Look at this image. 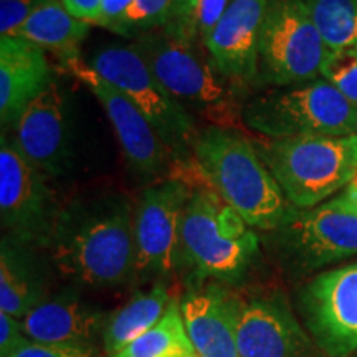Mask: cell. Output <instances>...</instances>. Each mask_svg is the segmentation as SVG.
<instances>
[{
    "mask_svg": "<svg viewBox=\"0 0 357 357\" xmlns=\"http://www.w3.org/2000/svg\"><path fill=\"white\" fill-rule=\"evenodd\" d=\"M134 212L123 194H100L61 207L47 247L53 265L83 287L128 283L136 271Z\"/></svg>",
    "mask_w": 357,
    "mask_h": 357,
    "instance_id": "cell-1",
    "label": "cell"
},
{
    "mask_svg": "<svg viewBox=\"0 0 357 357\" xmlns=\"http://www.w3.org/2000/svg\"><path fill=\"white\" fill-rule=\"evenodd\" d=\"M194 159L208 187L252 229L275 231L296 211L255 144L234 129L212 126L200 132Z\"/></svg>",
    "mask_w": 357,
    "mask_h": 357,
    "instance_id": "cell-2",
    "label": "cell"
},
{
    "mask_svg": "<svg viewBox=\"0 0 357 357\" xmlns=\"http://www.w3.org/2000/svg\"><path fill=\"white\" fill-rule=\"evenodd\" d=\"M182 266L202 283H240L260 252L255 230L208 185L190 189L182 218Z\"/></svg>",
    "mask_w": 357,
    "mask_h": 357,
    "instance_id": "cell-3",
    "label": "cell"
},
{
    "mask_svg": "<svg viewBox=\"0 0 357 357\" xmlns=\"http://www.w3.org/2000/svg\"><path fill=\"white\" fill-rule=\"evenodd\" d=\"M255 147L288 202L301 211L344 189L357 171V134L265 137Z\"/></svg>",
    "mask_w": 357,
    "mask_h": 357,
    "instance_id": "cell-4",
    "label": "cell"
},
{
    "mask_svg": "<svg viewBox=\"0 0 357 357\" xmlns=\"http://www.w3.org/2000/svg\"><path fill=\"white\" fill-rule=\"evenodd\" d=\"M132 47L178 105L199 111L217 128L242 126L243 106L238 105L227 78L195 45L159 29L139 35Z\"/></svg>",
    "mask_w": 357,
    "mask_h": 357,
    "instance_id": "cell-5",
    "label": "cell"
},
{
    "mask_svg": "<svg viewBox=\"0 0 357 357\" xmlns=\"http://www.w3.org/2000/svg\"><path fill=\"white\" fill-rule=\"evenodd\" d=\"M242 119L268 139L357 134V106L324 78L265 91L243 106Z\"/></svg>",
    "mask_w": 357,
    "mask_h": 357,
    "instance_id": "cell-6",
    "label": "cell"
},
{
    "mask_svg": "<svg viewBox=\"0 0 357 357\" xmlns=\"http://www.w3.org/2000/svg\"><path fill=\"white\" fill-rule=\"evenodd\" d=\"M91 68L123 91L146 116L174 160L194 151L199 134L189 111L159 83L132 45H108L95 52Z\"/></svg>",
    "mask_w": 357,
    "mask_h": 357,
    "instance_id": "cell-7",
    "label": "cell"
},
{
    "mask_svg": "<svg viewBox=\"0 0 357 357\" xmlns=\"http://www.w3.org/2000/svg\"><path fill=\"white\" fill-rule=\"evenodd\" d=\"M305 0H270L258 45V79L293 86L321 75L328 55Z\"/></svg>",
    "mask_w": 357,
    "mask_h": 357,
    "instance_id": "cell-8",
    "label": "cell"
},
{
    "mask_svg": "<svg viewBox=\"0 0 357 357\" xmlns=\"http://www.w3.org/2000/svg\"><path fill=\"white\" fill-rule=\"evenodd\" d=\"M271 234L284 270L307 275L357 255V211L334 197L312 208H296Z\"/></svg>",
    "mask_w": 357,
    "mask_h": 357,
    "instance_id": "cell-9",
    "label": "cell"
},
{
    "mask_svg": "<svg viewBox=\"0 0 357 357\" xmlns=\"http://www.w3.org/2000/svg\"><path fill=\"white\" fill-rule=\"evenodd\" d=\"M190 187L169 177L142 192L134 212L137 281L167 280L182 266V218Z\"/></svg>",
    "mask_w": 357,
    "mask_h": 357,
    "instance_id": "cell-10",
    "label": "cell"
},
{
    "mask_svg": "<svg viewBox=\"0 0 357 357\" xmlns=\"http://www.w3.org/2000/svg\"><path fill=\"white\" fill-rule=\"evenodd\" d=\"M60 207L47 176L30 162L15 141L0 139V220L3 235L35 248H47Z\"/></svg>",
    "mask_w": 357,
    "mask_h": 357,
    "instance_id": "cell-11",
    "label": "cell"
},
{
    "mask_svg": "<svg viewBox=\"0 0 357 357\" xmlns=\"http://www.w3.org/2000/svg\"><path fill=\"white\" fill-rule=\"evenodd\" d=\"M301 307L312 341L328 357L357 352V261L316 276L303 289Z\"/></svg>",
    "mask_w": 357,
    "mask_h": 357,
    "instance_id": "cell-12",
    "label": "cell"
},
{
    "mask_svg": "<svg viewBox=\"0 0 357 357\" xmlns=\"http://www.w3.org/2000/svg\"><path fill=\"white\" fill-rule=\"evenodd\" d=\"M63 65L100 101L129 164L142 176L154 177L166 171L169 159H172L171 154L137 106L114 84L96 73L91 65L84 63L82 56Z\"/></svg>",
    "mask_w": 357,
    "mask_h": 357,
    "instance_id": "cell-13",
    "label": "cell"
},
{
    "mask_svg": "<svg viewBox=\"0 0 357 357\" xmlns=\"http://www.w3.org/2000/svg\"><path fill=\"white\" fill-rule=\"evenodd\" d=\"M240 357H310L311 339L280 294L242 300L236 326Z\"/></svg>",
    "mask_w": 357,
    "mask_h": 357,
    "instance_id": "cell-14",
    "label": "cell"
},
{
    "mask_svg": "<svg viewBox=\"0 0 357 357\" xmlns=\"http://www.w3.org/2000/svg\"><path fill=\"white\" fill-rule=\"evenodd\" d=\"M15 144L45 176H60L70 159L68 98L53 82L30 102L15 124Z\"/></svg>",
    "mask_w": 357,
    "mask_h": 357,
    "instance_id": "cell-15",
    "label": "cell"
},
{
    "mask_svg": "<svg viewBox=\"0 0 357 357\" xmlns=\"http://www.w3.org/2000/svg\"><path fill=\"white\" fill-rule=\"evenodd\" d=\"M270 0H231L205 50L218 73L236 83L258 82V45Z\"/></svg>",
    "mask_w": 357,
    "mask_h": 357,
    "instance_id": "cell-16",
    "label": "cell"
},
{
    "mask_svg": "<svg viewBox=\"0 0 357 357\" xmlns=\"http://www.w3.org/2000/svg\"><path fill=\"white\" fill-rule=\"evenodd\" d=\"M178 303L197 357H240L236 326L242 298L218 283H199Z\"/></svg>",
    "mask_w": 357,
    "mask_h": 357,
    "instance_id": "cell-17",
    "label": "cell"
},
{
    "mask_svg": "<svg viewBox=\"0 0 357 357\" xmlns=\"http://www.w3.org/2000/svg\"><path fill=\"white\" fill-rule=\"evenodd\" d=\"M108 312L83 298L77 289L48 294L22 319L30 341L43 344L96 347L108 323Z\"/></svg>",
    "mask_w": 357,
    "mask_h": 357,
    "instance_id": "cell-18",
    "label": "cell"
},
{
    "mask_svg": "<svg viewBox=\"0 0 357 357\" xmlns=\"http://www.w3.org/2000/svg\"><path fill=\"white\" fill-rule=\"evenodd\" d=\"M55 82L45 50L24 38H0V121L19 123L26 106Z\"/></svg>",
    "mask_w": 357,
    "mask_h": 357,
    "instance_id": "cell-19",
    "label": "cell"
},
{
    "mask_svg": "<svg viewBox=\"0 0 357 357\" xmlns=\"http://www.w3.org/2000/svg\"><path fill=\"white\" fill-rule=\"evenodd\" d=\"M35 250L6 235L0 243V312L20 321L48 296L47 273Z\"/></svg>",
    "mask_w": 357,
    "mask_h": 357,
    "instance_id": "cell-20",
    "label": "cell"
},
{
    "mask_svg": "<svg viewBox=\"0 0 357 357\" xmlns=\"http://www.w3.org/2000/svg\"><path fill=\"white\" fill-rule=\"evenodd\" d=\"M88 33V22L71 15L61 0H40L19 38L53 53L61 63H66L79 58V48Z\"/></svg>",
    "mask_w": 357,
    "mask_h": 357,
    "instance_id": "cell-21",
    "label": "cell"
},
{
    "mask_svg": "<svg viewBox=\"0 0 357 357\" xmlns=\"http://www.w3.org/2000/svg\"><path fill=\"white\" fill-rule=\"evenodd\" d=\"M174 301L164 281L147 291H137L123 307L109 316L102 331L101 344L106 357L121 352L137 337L154 328Z\"/></svg>",
    "mask_w": 357,
    "mask_h": 357,
    "instance_id": "cell-22",
    "label": "cell"
},
{
    "mask_svg": "<svg viewBox=\"0 0 357 357\" xmlns=\"http://www.w3.org/2000/svg\"><path fill=\"white\" fill-rule=\"evenodd\" d=\"M111 357H197L185 331L181 303L174 300L154 328Z\"/></svg>",
    "mask_w": 357,
    "mask_h": 357,
    "instance_id": "cell-23",
    "label": "cell"
},
{
    "mask_svg": "<svg viewBox=\"0 0 357 357\" xmlns=\"http://www.w3.org/2000/svg\"><path fill=\"white\" fill-rule=\"evenodd\" d=\"M231 0H174L171 19L162 30L195 47H205Z\"/></svg>",
    "mask_w": 357,
    "mask_h": 357,
    "instance_id": "cell-24",
    "label": "cell"
},
{
    "mask_svg": "<svg viewBox=\"0 0 357 357\" xmlns=\"http://www.w3.org/2000/svg\"><path fill=\"white\" fill-rule=\"evenodd\" d=\"M328 50L357 43V0H305Z\"/></svg>",
    "mask_w": 357,
    "mask_h": 357,
    "instance_id": "cell-25",
    "label": "cell"
},
{
    "mask_svg": "<svg viewBox=\"0 0 357 357\" xmlns=\"http://www.w3.org/2000/svg\"><path fill=\"white\" fill-rule=\"evenodd\" d=\"M172 7L174 0H132L116 26L114 33L139 37V35L164 29L171 19Z\"/></svg>",
    "mask_w": 357,
    "mask_h": 357,
    "instance_id": "cell-26",
    "label": "cell"
},
{
    "mask_svg": "<svg viewBox=\"0 0 357 357\" xmlns=\"http://www.w3.org/2000/svg\"><path fill=\"white\" fill-rule=\"evenodd\" d=\"M321 78L357 106V43L329 50L321 66Z\"/></svg>",
    "mask_w": 357,
    "mask_h": 357,
    "instance_id": "cell-27",
    "label": "cell"
},
{
    "mask_svg": "<svg viewBox=\"0 0 357 357\" xmlns=\"http://www.w3.org/2000/svg\"><path fill=\"white\" fill-rule=\"evenodd\" d=\"M40 0H0V38H19Z\"/></svg>",
    "mask_w": 357,
    "mask_h": 357,
    "instance_id": "cell-28",
    "label": "cell"
},
{
    "mask_svg": "<svg viewBox=\"0 0 357 357\" xmlns=\"http://www.w3.org/2000/svg\"><path fill=\"white\" fill-rule=\"evenodd\" d=\"M10 357H102L96 347L43 344L30 341Z\"/></svg>",
    "mask_w": 357,
    "mask_h": 357,
    "instance_id": "cell-29",
    "label": "cell"
},
{
    "mask_svg": "<svg viewBox=\"0 0 357 357\" xmlns=\"http://www.w3.org/2000/svg\"><path fill=\"white\" fill-rule=\"evenodd\" d=\"M26 342H30V339L24 333L22 321L7 312H0V357H10Z\"/></svg>",
    "mask_w": 357,
    "mask_h": 357,
    "instance_id": "cell-30",
    "label": "cell"
},
{
    "mask_svg": "<svg viewBox=\"0 0 357 357\" xmlns=\"http://www.w3.org/2000/svg\"><path fill=\"white\" fill-rule=\"evenodd\" d=\"M68 12L77 19L88 22V24H98L101 19L102 0H61Z\"/></svg>",
    "mask_w": 357,
    "mask_h": 357,
    "instance_id": "cell-31",
    "label": "cell"
},
{
    "mask_svg": "<svg viewBox=\"0 0 357 357\" xmlns=\"http://www.w3.org/2000/svg\"><path fill=\"white\" fill-rule=\"evenodd\" d=\"M131 3L132 0H102L101 19L98 22V25L105 26V29L114 32L119 20L123 19V15L126 13L128 7L131 6Z\"/></svg>",
    "mask_w": 357,
    "mask_h": 357,
    "instance_id": "cell-32",
    "label": "cell"
},
{
    "mask_svg": "<svg viewBox=\"0 0 357 357\" xmlns=\"http://www.w3.org/2000/svg\"><path fill=\"white\" fill-rule=\"evenodd\" d=\"M339 197L344 200L349 207L357 211V171L354 174V177H352V181L344 187V190H342V194L339 195Z\"/></svg>",
    "mask_w": 357,
    "mask_h": 357,
    "instance_id": "cell-33",
    "label": "cell"
},
{
    "mask_svg": "<svg viewBox=\"0 0 357 357\" xmlns=\"http://www.w3.org/2000/svg\"><path fill=\"white\" fill-rule=\"evenodd\" d=\"M351 357H357V352H356V354H352V356H351Z\"/></svg>",
    "mask_w": 357,
    "mask_h": 357,
    "instance_id": "cell-34",
    "label": "cell"
}]
</instances>
